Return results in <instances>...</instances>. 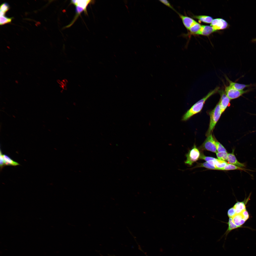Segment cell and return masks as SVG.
I'll list each match as a JSON object with an SVG mask.
<instances>
[{"label": "cell", "instance_id": "obj_10", "mask_svg": "<svg viewBox=\"0 0 256 256\" xmlns=\"http://www.w3.org/2000/svg\"><path fill=\"white\" fill-rule=\"evenodd\" d=\"M225 77L226 80L229 84V86L238 90H242L246 88L254 86L256 85L254 84H244L233 82L230 80L226 76H225Z\"/></svg>", "mask_w": 256, "mask_h": 256}, {"label": "cell", "instance_id": "obj_7", "mask_svg": "<svg viewBox=\"0 0 256 256\" xmlns=\"http://www.w3.org/2000/svg\"><path fill=\"white\" fill-rule=\"evenodd\" d=\"M211 23L210 26H212L215 31L226 29L229 26L227 22L222 18L213 19Z\"/></svg>", "mask_w": 256, "mask_h": 256}, {"label": "cell", "instance_id": "obj_5", "mask_svg": "<svg viewBox=\"0 0 256 256\" xmlns=\"http://www.w3.org/2000/svg\"><path fill=\"white\" fill-rule=\"evenodd\" d=\"M200 148L202 150H207L215 153L217 152L215 140L212 133L207 136Z\"/></svg>", "mask_w": 256, "mask_h": 256}, {"label": "cell", "instance_id": "obj_27", "mask_svg": "<svg viewBox=\"0 0 256 256\" xmlns=\"http://www.w3.org/2000/svg\"><path fill=\"white\" fill-rule=\"evenodd\" d=\"M199 159L204 160L207 162L210 160H215L216 158L206 156L203 153H201L200 154Z\"/></svg>", "mask_w": 256, "mask_h": 256}, {"label": "cell", "instance_id": "obj_20", "mask_svg": "<svg viewBox=\"0 0 256 256\" xmlns=\"http://www.w3.org/2000/svg\"><path fill=\"white\" fill-rule=\"evenodd\" d=\"M214 163L217 170H219L225 167L228 163L225 161L216 159L214 160Z\"/></svg>", "mask_w": 256, "mask_h": 256}, {"label": "cell", "instance_id": "obj_12", "mask_svg": "<svg viewBox=\"0 0 256 256\" xmlns=\"http://www.w3.org/2000/svg\"><path fill=\"white\" fill-rule=\"evenodd\" d=\"M93 0H72L71 4L75 6H78L83 8L85 10L86 14H87V8L88 5L89 4L92 3Z\"/></svg>", "mask_w": 256, "mask_h": 256}, {"label": "cell", "instance_id": "obj_3", "mask_svg": "<svg viewBox=\"0 0 256 256\" xmlns=\"http://www.w3.org/2000/svg\"><path fill=\"white\" fill-rule=\"evenodd\" d=\"M224 91L230 100L234 99L242 96L243 94L248 93L252 90L248 89L245 90H239L235 89L229 86L224 85Z\"/></svg>", "mask_w": 256, "mask_h": 256}, {"label": "cell", "instance_id": "obj_15", "mask_svg": "<svg viewBox=\"0 0 256 256\" xmlns=\"http://www.w3.org/2000/svg\"><path fill=\"white\" fill-rule=\"evenodd\" d=\"M215 31L211 26L202 25L200 30L198 34L204 36L209 35Z\"/></svg>", "mask_w": 256, "mask_h": 256}, {"label": "cell", "instance_id": "obj_30", "mask_svg": "<svg viewBox=\"0 0 256 256\" xmlns=\"http://www.w3.org/2000/svg\"><path fill=\"white\" fill-rule=\"evenodd\" d=\"M251 41L252 42H256V38L253 39Z\"/></svg>", "mask_w": 256, "mask_h": 256}, {"label": "cell", "instance_id": "obj_21", "mask_svg": "<svg viewBox=\"0 0 256 256\" xmlns=\"http://www.w3.org/2000/svg\"><path fill=\"white\" fill-rule=\"evenodd\" d=\"M216 154L218 159L225 161H226L228 154L227 151L220 152H217L216 153Z\"/></svg>", "mask_w": 256, "mask_h": 256}, {"label": "cell", "instance_id": "obj_23", "mask_svg": "<svg viewBox=\"0 0 256 256\" xmlns=\"http://www.w3.org/2000/svg\"><path fill=\"white\" fill-rule=\"evenodd\" d=\"M12 18H9L5 16H0V24L2 25L11 22Z\"/></svg>", "mask_w": 256, "mask_h": 256}, {"label": "cell", "instance_id": "obj_31", "mask_svg": "<svg viewBox=\"0 0 256 256\" xmlns=\"http://www.w3.org/2000/svg\"><path fill=\"white\" fill-rule=\"evenodd\" d=\"M15 82L16 83H18V82L17 80L15 81Z\"/></svg>", "mask_w": 256, "mask_h": 256}, {"label": "cell", "instance_id": "obj_11", "mask_svg": "<svg viewBox=\"0 0 256 256\" xmlns=\"http://www.w3.org/2000/svg\"><path fill=\"white\" fill-rule=\"evenodd\" d=\"M234 149H233L232 152L228 153L227 161L229 163L236 165L240 167L243 168L245 165L239 162L237 159L234 154Z\"/></svg>", "mask_w": 256, "mask_h": 256}, {"label": "cell", "instance_id": "obj_32", "mask_svg": "<svg viewBox=\"0 0 256 256\" xmlns=\"http://www.w3.org/2000/svg\"><path fill=\"white\" fill-rule=\"evenodd\" d=\"M63 88H64V89H66V87H65V86H64V87H63Z\"/></svg>", "mask_w": 256, "mask_h": 256}, {"label": "cell", "instance_id": "obj_29", "mask_svg": "<svg viewBox=\"0 0 256 256\" xmlns=\"http://www.w3.org/2000/svg\"><path fill=\"white\" fill-rule=\"evenodd\" d=\"M0 165L1 168H2L4 165V160L3 157V155L2 154L1 151H0Z\"/></svg>", "mask_w": 256, "mask_h": 256}, {"label": "cell", "instance_id": "obj_6", "mask_svg": "<svg viewBox=\"0 0 256 256\" xmlns=\"http://www.w3.org/2000/svg\"><path fill=\"white\" fill-rule=\"evenodd\" d=\"M218 92L220 96L219 102L221 111L222 113L229 104L230 100L227 96L224 91L223 90H219Z\"/></svg>", "mask_w": 256, "mask_h": 256}, {"label": "cell", "instance_id": "obj_2", "mask_svg": "<svg viewBox=\"0 0 256 256\" xmlns=\"http://www.w3.org/2000/svg\"><path fill=\"white\" fill-rule=\"evenodd\" d=\"M210 117V122L208 129L207 132V136L210 134L218 121L221 114L219 102L214 108L209 112Z\"/></svg>", "mask_w": 256, "mask_h": 256}, {"label": "cell", "instance_id": "obj_28", "mask_svg": "<svg viewBox=\"0 0 256 256\" xmlns=\"http://www.w3.org/2000/svg\"><path fill=\"white\" fill-rule=\"evenodd\" d=\"M236 214L235 209L233 207L229 208L227 212V215L229 218H232Z\"/></svg>", "mask_w": 256, "mask_h": 256}, {"label": "cell", "instance_id": "obj_26", "mask_svg": "<svg viewBox=\"0 0 256 256\" xmlns=\"http://www.w3.org/2000/svg\"><path fill=\"white\" fill-rule=\"evenodd\" d=\"M159 1L160 2H161L166 6L169 7L170 9H171L174 11L175 12L177 13L178 12L168 0H160Z\"/></svg>", "mask_w": 256, "mask_h": 256}, {"label": "cell", "instance_id": "obj_16", "mask_svg": "<svg viewBox=\"0 0 256 256\" xmlns=\"http://www.w3.org/2000/svg\"><path fill=\"white\" fill-rule=\"evenodd\" d=\"M239 170L246 171L248 169H247L243 168L240 167L236 165L228 163L227 165L224 167L221 168L219 170Z\"/></svg>", "mask_w": 256, "mask_h": 256}, {"label": "cell", "instance_id": "obj_19", "mask_svg": "<svg viewBox=\"0 0 256 256\" xmlns=\"http://www.w3.org/2000/svg\"><path fill=\"white\" fill-rule=\"evenodd\" d=\"M5 165L16 166L19 165L18 162L13 161L10 157L5 155H3Z\"/></svg>", "mask_w": 256, "mask_h": 256}, {"label": "cell", "instance_id": "obj_14", "mask_svg": "<svg viewBox=\"0 0 256 256\" xmlns=\"http://www.w3.org/2000/svg\"><path fill=\"white\" fill-rule=\"evenodd\" d=\"M226 223L228 225V227L225 232L220 238L221 239L224 236L225 240H226L228 235L230 232L233 230L239 228L233 223L232 218H229L228 222Z\"/></svg>", "mask_w": 256, "mask_h": 256}, {"label": "cell", "instance_id": "obj_18", "mask_svg": "<svg viewBox=\"0 0 256 256\" xmlns=\"http://www.w3.org/2000/svg\"><path fill=\"white\" fill-rule=\"evenodd\" d=\"M202 26L197 22L188 30L191 34H198Z\"/></svg>", "mask_w": 256, "mask_h": 256}, {"label": "cell", "instance_id": "obj_22", "mask_svg": "<svg viewBox=\"0 0 256 256\" xmlns=\"http://www.w3.org/2000/svg\"><path fill=\"white\" fill-rule=\"evenodd\" d=\"M196 167H203L208 169L217 170V169L216 168L210 165L207 162L202 163H198Z\"/></svg>", "mask_w": 256, "mask_h": 256}, {"label": "cell", "instance_id": "obj_17", "mask_svg": "<svg viewBox=\"0 0 256 256\" xmlns=\"http://www.w3.org/2000/svg\"><path fill=\"white\" fill-rule=\"evenodd\" d=\"M193 17L200 21L206 23H211L213 19L212 17L206 15L194 16Z\"/></svg>", "mask_w": 256, "mask_h": 256}, {"label": "cell", "instance_id": "obj_8", "mask_svg": "<svg viewBox=\"0 0 256 256\" xmlns=\"http://www.w3.org/2000/svg\"><path fill=\"white\" fill-rule=\"evenodd\" d=\"M177 13L181 19L184 26L188 30L197 22L190 17L183 15L178 12Z\"/></svg>", "mask_w": 256, "mask_h": 256}, {"label": "cell", "instance_id": "obj_13", "mask_svg": "<svg viewBox=\"0 0 256 256\" xmlns=\"http://www.w3.org/2000/svg\"><path fill=\"white\" fill-rule=\"evenodd\" d=\"M233 223L239 228L245 227L242 226L246 221L244 219L242 212L236 214L232 218Z\"/></svg>", "mask_w": 256, "mask_h": 256}, {"label": "cell", "instance_id": "obj_25", "mask_svg": "<svg viewBox=\"0 0 256 256\" xmlns=\"http://www.w3.org/2000/svg\"><path fill=\"white\" fill-rule=\"evenodd\" d=\"M9 7L8 4L4 3L1 4L0 6V13L5 14L6 12L9 9Z\"/></svg>", "mask_w": 256, "mask_h": 256}, {"label": "cell", "instance_id": "obj_24", "mask_svg": "<svg viewBox=\"0 0 256 256\" xmlns=\"http://www.w3.org/2000/svg\"><path fill=\"white\" fill-rule=\"evenodd\" d=\"M217 151L220 152L227 151L226 149L218 141L215 140Z\"/></svg>", "mask_w": 256, "mask_h": 256}, {"label": "cell", "instance_id": "obj_4", "mask_svg": "<svg viewBox=\"0 0 256 256\" xmlns=\"http://www.w3.org/2000/svg\"><path fill=\"white\" fill-rule=\"evenodd\" d=\"M200 154L199 150L194 145L186 154V160L185 162V163L191 166L193 163L199 159Z\"/></svg>", "mask_w": 256, "mask_h": 256}, {"label": "cell", "instance_id": "obj_9", "mask_svg": "<svg viewBox=\"0 0 256 256\" xmlns=\"http://www.w3.org/2000/svg\"><path fill=\"white\" fill-rule=\"evenodd\" d=\"M251 194L246 199L242 201H237L233 206L235 209L236 214L241 213L243 211L246 209V205L249 200Z\"/></svg>", "mask_w": 256, "mask_h": 256}, {"label": "cell", "instance_id": "obj_1", "mask_svg": "<svg viewBox=\"0 0 256 256\" xmlns=\"http://www.w3.org/2000/svg\"><path fill=\"white\" fill-rule=\"evenodd\" d=\"M219 87H217L211 91L204 97L198 101L193 105L182 117V120L186 121L190 118L193 115L201 111L206 101L210 96L218 92Z\"/></svg>", "mask_w": 256, "mask_h": 256}]
</instances>
